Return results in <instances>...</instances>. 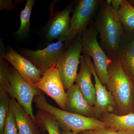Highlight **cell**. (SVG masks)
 Returning <instances> with one entry per match:
<instances>
[{
	"label": "cell",
	"instance_id": "cell-1",
	"mask_svg": "<svg viewBox=\"0 0 134 134\" xmlns=\"http://www.w3.org/2000/svg\"><path fill=\"white\" fill-rule=\"evenodd\" d=\"M95 28L99 34L101 47L110 58H115L125 30L111 5L103 1L98 10Z\"/></svg>",
	"mask_w": 134,
	"mask_h": 134
},
{
	"label": "cell",
	"instance_id": "cell-2",
	"mask_svg": "<svg viewBox=\"0 0 134 134\" xmlns=\"http://www.w3.org/2000/svg\"><path fill=\"white\" fill-rule=\"evenodd\" d=\"M33 101L38 110L49 114L63 130L77 133L84 130H96L107 128L104 122L96 117L69 112L50 104L43 93L36 96Z\"/></svg>",
	"mask_w": 134,
	"mask_h": 134
},
{
	"label": "cell",
	"instance_id": "cell-3",
	"mask_svg": "<svg viewBox=\"0 0 134 134\" xmlns=\"http://www.w3.org/2000/svg\"><path fill=\"white\" fill-rule=\"evenodd\" d=\"M108 71L109 81L106 86L112 94L119 115L132 112L134 100L133 82L115 58H110Z\"/></svg>",
	"mask_w": 134,
	"mask_h": 134
},
{
	"label": "cell",
	"instance_id": "cell-4",
	"mask_svg": "<svg viewBox=\"0 0 134 134\" xmlns=\"http://www.w3.org/2000/svg\"><path fill=\"white\" fill-rule=\"evenodd\" d=\"M98 32L94 26L79 36L81 43V53L92 58L97 74L100 82L106 86L109 81L108 66L110 58L103 50L97 40Z\"/></svg>",
	"mask_w": 134,
	"mask_h": 134
},
{
	"label": "cell",
	"instance_id": "cell-5",
	"mask_svg": "<svg viewBox=\"0 0 134 134\" xmlns=\"http://www.w3.org/2000/svg\"><path fill=\"white\" fill-rule=\"evenodd\" d=\"M10 86L4 90L10 98L15 99L23 107L36 124V116L33 113L32 101L36 96L43 93L34 85L22 77L14 68H10Z\"/></svg>",
	"mask_w": 134,
	"mask_h": 134
},
{
	"label": "cell",
	"instance_id": "cell-6",
	"mask_svg": "<svg viewBox=\"0 0 134 134\" xmlns=\"http://www.w3.org/2000/svg\"><path fill=\"white\" fill-rule=\"evenodd\" d=\"M81 48V40L77 36L68 46L57 65L65 90L70 88L75 82L80 64Z\"/></svg>",
	"mask_w": 134,
	"mask_h": 134
},
{
	"label": "cell",
	"instance_id": "cell-7",
	"mask_svg": "<svg viewBox=\"0 0 134 134\" xmlns=\"http://www.w3.org/2000/svg\"><path fill=\"white\" fill-rule=\"evenodd\" d=\"M103 2L99 0H79L77 2L70 18V43L88 29Z\"/></svg>",
	"mask_w": 134,
	"mask_h": 134
},
{
	"label": "cell",
	"instance_id": "cell-8",
	"mask_svg": "<svg viewBox=\"0 0 134 134\" xmlns=\"http://www.w3.org/2000/svg\"><path fill=\"white\" fill-rule=\"evenodd\" d=\"M66 41H58L48 45L42 50L25 49L21 53L43 74L58 65L68 46Z\"/></svg>",
	"mask_w": 134,
	"mask_h": 134
},
{
	"label": "cell",
	"instance_id": "cell-9",
	"mask_svg": "<svg viewBox=\"0 0 134 134\" xmlns=\"http://www.w3.org/2000/svg\"><path fill=\"white\" fill-rule=\"evenodd\" d=\"M34 85L50 96L61 109L65 110L66 92L59 74L58 65H54L44 72L39 81Z\"/></svg>",
	"mask_w": 134,
	"mask_h": 134
},
{
	"label": "cell",
	"instance_id": "cell-10",
	"mask_svg": "<svg viewBox=\"0 0 134 134\" xmlns=\"http://www.w3.org/2000/svg\"><path fill=\"white\" fill-rule=\"evenodd\" d=\"M73 4L67 6L61 11L52 14L45 28L46 38L50 41L54 40L66 41L69 45L70 14Z\"/></svg>",
	"mask_w": 134,
	"mask_h": 134
},
{
	"label": "cell",
	"instance_id": "cell-11",
	"mask_svg": "<svg viewBox=\"0 0 134 134\" xmlns=\"http://www.w3.org/2000/svg\"><path fill=\"white\" fill-rule=\"evenodd\" d=\"M1 58L10 63L22 77L32 84L39 81L43 75L41 71L30 61L10 46L7 47L5 53H2Z\"/></svg>",
	"mask_w": 134,
	"mask_h": 134
},
{
	"label": "cell",
	"instance_id": "cell-12",
	"mask_svg": "<svg viewBox=\"0 0 134 134\" xmlns=\"http://www.w3.org/2000/svg\"><path fill=\"white\" fill-rule=\"evenodd\" d=\"M84 55L88 63L92 74L95 79L96 102L93 106V109L95 117L97 118L100 117L106 113H113L116 109V107L112 94L108 90L106 86L100 82L90 57Z\"/></svg>",
	"mask_w": 134,
	"mask_h": 134
},
{
	"label": "cell",
	"instance_id": "cell-13",
	"mask_svg": "<svg viewBox=\"0 0 134 134\" xmlns=\"http://www.w3.org/2000/svg\"><path fill=\"white\" fill-rule=\"evenodd\" d=\"M66 94L64 110L86 117H95L93 107L87 102L76 84L67 90Z\"/></svg>",
	"mask_w": 134,
	"mask_h": 134
},
{
	"label": "cell",
	"instance_id": "cell-14",
	"mask_svg": "<svg viewBox=\"0 0 134 134\" xmlns=\"http://www.w3.org/2000/svg\"><path fill=\"white\" fill-rule=\"evenodd\" d=\"M80 70L75 82L81 93L88 103L92 106L96 104V90L92 81L90 68L84 55L81 56Z\"/></svg>",
	"mask_w": 134,
	"mask_h": 134
},
{
	"label": "cell",
	"instance_id": "cell-15",
	"mask_svg": "<svg viewBox=\"0 0 134 134\" xmlns=\"http://www.w3.org/2000/svg\"><path fill=\"white\" fill-rule=\"evenodd\" d=\"M115 58L122 65L134 83V36L125 32Z\"/></svg>",
	"mask_w": 134,
	"mask_h": 134
},
{
	"label": "cell",
	"instance_id": "cell-16",
	"mask_svg": "<svg viewBox=\"0 0 134 134\" xmlns=\"http://www.w3.org/2000/svg\"><path fill=\"white\" fill-rule=\"evenodd\" d=\"M10 107L14 114L19 134H39L37 124L15 99L11 98Z\"/></svg>",
	"mask_w": 134,
	"mask_h": 134
},
{
	"label": "cell",
	"instance_id": "cell-17",
	"mask_svg": "<svg viewBox=\"0 0 134 134\" xmlns=\"http://www.w3.org/2000/svg\"><path fill=\"white\" fill-rule=\"evenodd\" d=\"M100 117L108 128L117 131H134V113L122 115L106 113Z\"/></svg>",
	"mask_w": 134,
	"mask_h": 134
},
{
	"label": "cell",
	"instance_id": "cell-18",
	"mask_svg": "<svg viewBox=\"0 0 134 134\" xmlns=\"http://www.w3.org/2000/svg\"><path fill=\"white\" fill-rule=\"evenodd\" d=\"M117 16L125 31L134 33V7L127 0H122L119 9L117 11Z\"/></svg>",
	"mask_w": 134,
	"mask_h": 134
},
{
	"label": "cell",
	"instance_id": "cell-19",
	"mask_svg": "<svg viewBox=\"0 0 134 134\" xmlns=\"http://www.w3.org/2000/svg\"><path fill=\"white\" fill-rule=\"evenodd\" d=\"M36 120V124L47 131L48 134H61L59 124L48 113L38 110Z\"/></svg>",
	"mask_w": 134,
	"mask_h": 134
},
{
	"label": "cell",
	"instance_id": "cell-20",
	"mask_svg": "<svg viewBox=\"0 0 134 134\" xmlns=\"http://www.w3.org/2000/svg\"><path fill=\"white\" fill-rule=\"evenodd\" d=\"M35 0H27L24 9L20 14L21 25L18 30L15 33L17 36L23 37L26 36L30 30V18Z\"/></svg>",
	"mask_w": 134,
	"mask_h": 134
},
{
	"label": "cell",
	"instance_id": "cell-21",
	"mask_svg": "<svg viewBox=\"0 0 134 134\" xmlns=\"http://www.w3.org/2000/svg\"><path fill=\"white\" fill-rule=\"evenodd\" d=\"M4 89L0 88V134H3L5 120L10 108L11 99Z\"/></svg>",
	"mask_w": 134,
	"mask_h": 134
},
{
	"label": "cell",
	"instance_id": "cell-22",
	"mask_svg": "<svg viewBox=\"0 0 134 134\" xmlns=\"http://www.w3.org/2000/svg\"><path fill=\"white\" fill-rule=\"evenodd\" d=\"M7 61L0 59V88L5 89L10 86V68Z\"/></svg>",
	"mask_w": 134,
	"mask_h": 134
},
{
	"label": "cell",
	"instance_id": "cell-23",
	"mask_svg": "<svg viewBox=\"0 0 134 134\" xmlns=\"http://www.w3.org/2000/svg\"><path fill=\"white\" fill-rule=\"evenodd\" d=\"M3 134H19L14 114L10 107L5 120Z\"/></svg>",
	"mask_w": 134,
	"mask_h": 134
},
{
	"label": "cell",
	"instance_id": "cell-24",
	"mask_svg": "<svg viewBox=\"0 0 134 134\" xmlns=\"http://www.w3.org/2000/svg\"><path fill=\"white\" fill-rule=\"evenodd\" d=\"M15 4L12 1L10 0H1L0 1V9H6L11 10L14 9Z\"/></svg>",
	"mask_w": 134,
	"mask_h": 134
},
{
	"label": "cell",
	"instance_id": "cell-25",
	"mask_svg": "<svg viewBox=\"0 0 134 134\" xmlns=\"http://www.w3.org/2000/svg\"><path fill=\"white\" fill-rule=\"evenodd\" d=\"M94 131L96 134H119L118 131L108 128Z\"/></svg>",
	"mask_w": 134,
	"mask_h": 134
},
{
	"label": "cell",
	"instance_id": "cell-26",
	"mask_svg": "<svg viewBox=\"0 0 134 134\" xmlns=\"http://www.w3.org/2000/svg\"><path fill=\"white\" fill-rule=\"evenodd\" d=\"M122 0H111V6L114 9L117 11L119 9Z\"/></svg>",
	"mask_w": 134,
	"mask_h": 134
},
{
	"label": "cell",
	"instance_id": "cell-27",
	"mask_svg": "<svg viewBox=\"0 0 134 134\" xmlns=\"http://www.w3.org/2000/svg\"><path fill=\"white\" fill-rule=\"evenodd\" d=\"M77 134H96L94 130H87L82 131L77 133Z\"/></svg>",
	"mask_w": 134,
	"mask_h": 134
},
{
	"label": "cell",
	"instance_id": "cell-28",
	"mask_svg": "<svg viewBox=\"0 0 134 134\" xmlns=\"http://www.w3.org/2000/svg\"><path fill=\"white\" fill-rule=\"evenodd\" d=\"M119 134H134V131H118Z\"/></svg>",
	"mask_w": 134,
	"mask_h": 134
},
{
	"label": "cell",
	"instance_id": "cell-29",
	"mask_svg": "<svg viewBox=\"0 0 134 134\" xmlns=\"http://www.w3.org/2000/svg\"><path fill=\"white\" fill-rule=\"evenodd\" d=\"M61 134H77V133H74L71 131H66V130H62L61 132Z\"/></svg>",
	"mask_w": 134,
	"mask_h": 134
},
{
	"label": "cell",
	"instance_id": "cell-30",
	"mask_svg": "<svg viewBox=\"0 0 134 134\" xmlns=\"http://www.w3.org/2000/svg\"><path fill=\"white\" fill-rule=\"evenodd\" d=\"M105 2L108 5H111V0H107Z\"/></svg>",
	"mask_w": 134,
	"mask_h": 134
},
{
	"label": "cell",
	"instance_id": "cell-31",
	"mask_svg": "<svg viewBox=\"0 0 134 134\" xmlns=\"http://www.w3.org/2000/svg\"><path fill=\"white\" fill-rule=\"evenodd\" d=\"M134 7V0H131V1H128Z\"/></svg>",
	"mask_w": 134,
	"mask_h": 134
}]
</instances>
